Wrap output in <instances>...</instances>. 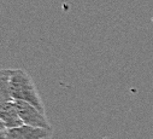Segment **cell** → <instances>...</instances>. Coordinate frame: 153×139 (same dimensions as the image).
Segmentation results:
<instances>
[{
  "mask_svg": "<svg viewBox=\"0 0 153 139\" xmlns=\"http://www.w3.org/2000/svg\"><path fill=\"white\" fill-rule=\"evenodd\" d=\"M9 87L13 100L27 102L45 113L44 103L36 90V86L31 76L23 69H10Z\"/></svg>",
  "mask_w": 153,
  "mask_h": 139,
  "instance_id": "1",
  "label": "cell"
},
{
  "mask_svg": "<svg viewBox=\"0 0 153 139\" xmlns=\"http://www.w3.org/2000/svg\"><path fill=\"white\" fill-rule=\"evenodd\" d=\"M0 139H51L52 129L31 126H19L16 128H6L0 123Z\"/></svg>",
  "mask_w": 153,
  "mask_h": 139,
  "instance_id": "2",
  "label": "cell"
},
{
  "mask_svg": "<svg viewBox=\"0 0 153 139\" xmlns=\"http://www.w3.org/2000/svg\"><path fill=\"white\" fill-rule=\"evenodd\" d=\"M16 107L18 110V114L23 121L24 125L31 126V127H39V128H47L52 129L50 126V122L45 115L44 111L37 109L31 104L22 100H15Z\"/></svg>",
  "mask_w": 153,
  "mask_h": 139,
  "instance_id": "3",
  "label": "cell"
},
{
  "mask_svg": "<svg viewBox=\"0 0 153 139\" xmlns=\"http://www.w3.org/2000/svg\"><path fill=\"white\" fill-rule=\"evenodd\" d=\"M0 120L6 128H16L24 125L18 114L15 100L0 103Z\"/></svg>",
  "mask_w": 153,
  "mask_h": 139,
  "instance_id": "4",
  "label": "cell"
},
{
  "mask_svg": "<svg viewBox=\"0 0 153 139\" xmlns=\"http://www.w3.org/2000/svg\"><path fill=\"white\" fill-rule=\"evenodd\" d=\"M9 78H10V69H3L0 72V103L13 100L10 94Z\"/></svg>",
  "mask_w": 153,
  "mask_h": 139,
  "instance_id": "5",
  "label": "cell"
}]
</instances>
